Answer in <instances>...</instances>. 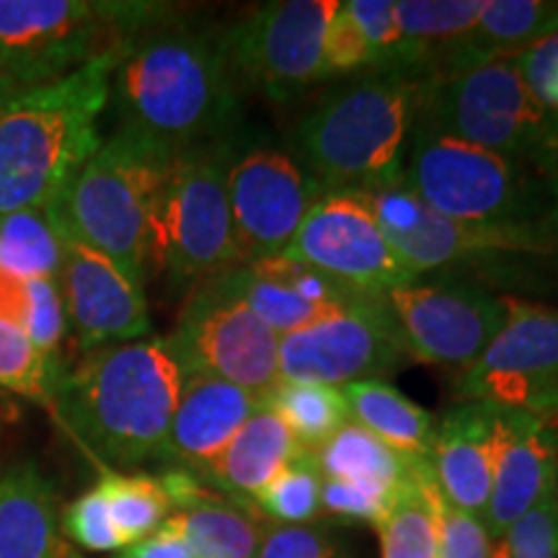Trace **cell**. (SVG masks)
<instances>
[{"label":"cell","instance_id":"6da1fadb","mask_svg":"<svg viewBox=\"0 0 558 558\" xmlns=\"http://www.w3.org/2000/svg\"><path fill=\"white\" fill-rule=\"evenodd\" d=\"M120 128L173 153L226 143L239 120V81L222 32L177 11L124 41L109 83Z\"/></svg>","mask_w":558,"mask_h":558},{"label":"cell","instance_id":"7a4b0ae2","mask_svg":"<svg viewBox=\"0 0 558 558\" xmlns=\"http://www.w3.org/2000/svg\"><path fill=\"white\" fill-rule=\"evenodd\" d=\"M184 369L169 341L145 337L83 354L65 369L50 411L101 469L163 460Z\"/></svg>","mask_w":558,"mask_h":558},{"label":"cell","instance_id":"3957f363","mask_svg":"<svg viewBox=\"0 0 558 558\" xmlns=\"http://www.w3.org/2000/svg\"><path fill=\"white\" fill-rule=\"evenodd\" d=\"M120 50L58 81L0 94V218L50 207L101 148L99 120Z\"/></svg>","mask_w":558,"mask_h":558},{"label":"cell","instance_id":"277c9868","mask_svg":"<svg viewBox=\"0 0 558 558\" xmlns=\"http://www.w3.org/2000/svg\"><path fill=\"white\" fill-rule=\"evenodd\" d=\"M422 78L403 70L354 75L295 130L298 160L326 192H373L403 181Z\"/></svg>","mask_w":558,"mask_h":558},{"label":"cell","instance_id":"5b68a950","mask_svg":"<svg viewBox=\"0 0 558 558\" xmlns=\"http://www.w3.org/2000/svg\"><path fill=\"white\" fill-rule=\"evenodd\" d=\"M173 153L117 130L50 205L58 226L145 284L150 222Z\"/></svg>","mask_w":558,"mask_h":558},{"label":"cell","instance_id":"8992f818","mask_svg":"<svg viewBox=\"0 0 558 558\" xmlns=\"http://www.w3.org/2000/svg\"><path fill=\"white\" fill-rule=\"evenodd\" d=\"M416 124L518 160L541 177L558 160V114L535 99L512 60L422 81Z\"/></svg>","mask_w":558,"mask_h":558},{"label":"cell","instance_id":"52a82bcc","mask_svg":"<svg viewBox=\"0 0 558 558\" xmlns=\"http://www.w3.org/2000/svg\"><path fill=\"white\" fill-rule=\"evenodd\" d=\"M171 11L143 0H0V78L13 88L58 81Z\"/></svg>","mask_w":558,"mask_h":558},{"label":"cell","instance_id":"ba28073f","mask_svg":"<svg viewBox=\"0 0 558 558\" xmlns=\"http://www.w3.org/2000/svg\"><path fill=\"white\" fill-rule=\"evenodd\" d=\"M525 163L416 124L403 184L450 220L499 228L550 226L548 184ZM556 230V228H554Z\"/></svg>","mask_w":558,"mask_h":558},{"label":"cell","instance_id":"9c48e42d","mask_svg":"<svg viewBox=\"0 0 558 558\" xmlns=\"http://www.w3.org/2000/svg\"><path fill=\"white\" fill-rule=\"evenodd\" d=\"M233 143L179 153L160 186L150 222V275L197 284L241 267L228 199Z\"/></svg>","mask_w":558,"mask_h":558},{"label":"cell","instance_id":"30bf717a","mask_svg":"<svg viewBox=\"0 0 558 558\" xmlns=\"http://www.w3.org/2000/svg\"><path fill=\"white\" fill-rule=\"evenodd\" d=\"M166 341L184 373L213 375L262 396L279 383V337L222 275L192 290Z\"/></svg>","mask_w":558,"mask_h":558},{"label":"cell","instance_id":"8fae6325","mask_svg":"<svg viewBox=\"0 0 558 558\" xmlns=\"http://www.w3.org/2000/svg\"><path fill=\"white\" fill-rule=\"evenodd\" d=\"M460 401L525 411L558 427V308L507 298V318L476 365L456 375Z\"/></svg>","mask_w":558,"mask_h":558},{"label":"cell","instance_id":"7c38bea8","mask_svg":"<svg viewBox=\"0 0 558 558\" xmlns=\"http://www.w3.org/2000/svg\"><path fill=\"white\" fill-rule=\"evenodd\" d=\"M339 0H275L222 32L235 81L295 99L324 78V37Z\"/></svg>","mask_w":558,"mask_h":558},{"label":"cell","instance_id":"4fadbf2b","mask_svg":"<svg viewBox=\"0 0 558 558\" xmlns=\"http://www.w3.org/2000/svg\"><path fill=\"white\" fill-rule=\"evenodd\" d=\"M357 194V192H354ZM399 259L416 277L499 254H546L558 248L554 228H499L450 220L435 213L403 181L362 192Z\"/></svg>","mask_w":558,"mask_h":558},{"label":"cell","instance_id":"5bb4252c","mask_svg":"<svg viewBox=\"0 0 558 558\" xmlns=\"http://www.w3.org/2000/svg\"><path fill=\"white\" fill-rule=\"evenodd\" d=\"M386 305L411 360L463 375L476 365L507 318V298L465 279H418L390 290Z\"/></svg>","mask_w":558,"mask_h":558},{"label":"cell","instance_id":"9a60e30c","mask_svg":"<svg viewBox=\"0 0 558 558\" xmlns=\"http://www.w3.org/2000/svg\"><path fill=\"white\" fill-rule=\"evenodd\" d=\"M411 362L386 300L279 337V380L347 388L386 380Z\"/></svg>","mask_w":558,"mask_h":558},{"label":"cell","instance_id":"2e32d148","mask_svg":"<svg viewBox=\"0 0 558 558\" xmlns=\"http://www.w3.org/2000/svg\"><path fill=\"white\" fill-rule=\"evenodd\" d=\"M282 254L375 300H386L390 290L416 277L354 192H326Z\"/></svg>","mask_w":558,"mask_h":558},{"label":"cell","instance_id":"e0dca14e","mask_svg":"<svg viewBox=\"0 0 558 558\" xmlns=\"http://www.w3.org/2000/svg\"><path fill=\"white\" fill-rule=\"evenodd\" d=\"M324 194V186L288 153L233 148L228 199L243 264L282 254Z\"/></svg>","mask_w":558,"mask_h":558},{"label":"cell","instance_id":"ac0fdd59","mask_svg":"<svg viewBox=\"0 0 558 558\" xmlns=\"http://www.w3.org/2000/svg\"><path fill=\"white\" fill-rule=\"evenodd\" d=\"M60 233L62 267L58 284L65 303L68 331L81 352L153 337L143 284L101 251L75 241L62 228Z\"/></svg>","mask_w":558,"mask_h":558},{"label":"cell","instance_id":"d6986e66","mask_svg":"<svg viewBox=\"0 0 558 558\" xmlns=\"http://www.w3.org/2000/svg\"><path fill=\"white\" fill-rule=\"evenodd\" d=\"M558 481V427L525 411L497 409L494 473L484 525L492 541Z\"/></svg>","mask_w":558,"mask_h":558},{"label":"cell","instance_id":"ffe728a7","mask_svg":"<svg viewBox=\"0 0 558 558\" xmlns=\"http://www.w3.org/2000/svg\"><path fill=\"white\" fill-rule=\"evenodd\" d=\"M267 396L213 378V375L184 373V386L173 411L163 463L171 469L197 473L213 463L243 424L256 414Z\"/></svg>","mask_w":558,"mask_h":558},{"label":"cell","instance_id":"44dd1931","mask_svg":"<svg viewBox=\"0 0 558 558\" xmlns=\"http://www.w3.org/2000/svg\"><path fill=\"white\" fill-rule=\"evenodd\" d=\"M497 407L463 401L437 422L429 465L445 501L484 520L492 497Z\"/></svg>","mask_w":558,"mask_h":558},{"label":"cell","instance_id":"7402d4cb","mask_svg":"<svg viewBox=\"0 0 558 558\" xmlns=\"http://www.w3.org/2000/svg\"><path fill=\"white\" fill-rule=\"evenodd\" d=\"M0 558H83L62 533L52 484L32 460L0 469Z\"/></svg>","mask_w":558,"mask_h":558},{"label":"cell","instance_id":"603a6c76","mask_svg":"<svg viewBox=\"0 0 558 558\" xmlns=\"http://www.w3.org/2000/svg\"><path fill=\"white\" fill-rule=\"evenodd\" d=\"M556 32L558 0H486L473 29L439 54L427 78L512 60Z\"/></svg>","mask_w":558,"mask_h":558},{"label":"cell","instance_id":"cb8c5ba5","mask_svg":"<svg viewBox=\"0 0 558 558\" xmlns=\"http://www.w3.org/2000/svg\"><path fill=\"white\" fill-rule=\"evenodd\" d=\"M303 450L282 422V416L264 401V407L243 424L239 435L197 476L230 501L254 507V499L275 481L284 465Z\"/></svg>","mask_w":558,"mask_h":558},{"label":"cell","instance_id":"d4e9b609","mask_svg":"<svg viewBox=\"0 0 558 558\" xmlns=\"http://www.w3.org/2000/svg\"><path fill=\"white\" fill-rule=\"evenodd\" d=\"M486 0H401L396 3L399 47L388 70L427 78L452 41L473 29Z\"/></svg>","mask_w":558,"mask_h":558},{"label":"cell","instance_id":"484cf974","mask_svg":"<svg viewBox=\"0 0 558 558\" xmlns=\"http://www.w3.org/2000/svg\"><path fill=\"white\" fill-rule=\"evenodd\" d=\"M163 525L181 535L194 558H256L267 533L254 507L230 501L213 488L194 505L173 512Z\"/></svg>","mask_w":558,"mask_h":558},{"label":"cell","instance_id":"4316f807","mask_svg":"<svg viewBox=\"0 0 558 558\" xmlns=\"http://www.w3.org/2000/svg\"><path fill=\"white\" fill-rule=\"evenodd\" d=\"M341 393L349 418L386 442L390 450L403 458L429 456L437 429L435 416L403 396L399 388L388 386L386 380H367L341 388Z\"/></svg>","mask_w":558,"mask_h":558},{"label":"cell","instance_id":"83f0119b","mask_svg":"<svg viewBox=\"0 0 558 558\" xmlns=\"http://www.w3.org/2000/svg\"><path fill=\"white\" fill-rule=\"evenodd\" d=\"M439 486L427 458L409 460V476L380 520L383 558H437Z\"/></svg>","mask_w":558,"mask_h":558},{"label":"cell","instance_id":"f1b7e54d","mask_svg":"<svg viewBox=\"0 0 558 558\" xmlns=\"http://www.w3.org/2000/svg\"><path fill=\"white\" fill-rule=\"evenodd\" d=\"M324 478L354 481V484L378 486L383 492H396L409 476V460L390 450L386 442L369 435L365 427L354 424L352 418L337 435L326 439L313 452Z\"/></svg>","mask_w":558,"mask_h":558},{"label":"cell","instance_id":"f546056e","mask_svg":"<svg viewBox=\"0 0 558 558\" xmlns=\"http://www.w3.org/2000/svg\"><path fill=\"white\" fill-rule=\"evenodd\" d=\"M0 320L24 331L41 352L60 354L68 316L58 279H24L0 269Z\"/></svg>","mask_w":558,"mask_h":558},{"label":"cell","instance_id":"4dcf8cb0","mask_svg":"<svg viewBox=\"0 0 558 558\" xmlns=\"http://www.w3.org/2000/svg\"><path fill=\"white\" fill-rule=\"evenodd\" d=\"M222 277L235 290V295L254 311V316L262 324H267L277 337H288L292 331H300L305 326L318 324V320L344 313L308 303L295 290H290L288 284L279 282L275 275H269L259 262L241 264V267L226 271Z\"/></svg>","mask_w":558,"mask_h":558},{"label":"cell","instance_id":"1f68e13d","mask_svg":"<svg viewBox=\"0 0 558 558\" xmlns=\"http://www.w3.org/2000/svg\"><path fill=\"white\" fill-rule=\"evenodd\" d=\"M60 267L62 233L50 207L0 218V269L24 279H58Z\"/></svg>","mask_w":558,"mask_h":558},{"label":"cell","instance_id":"d6a6232c","mask_svg":"<svg viewBox=\"0 0 558 558\" xmlns=\"http://www.w3.org/2000/svg\"><path fill=\"white\" fill-rule=\"evenodd\" d=\"M267 403L282 416L303 450L316 452L320 445L349 422L344 393L318 383L279 380L269 390Z\"/></svg>","mask_w":558,"mask_h":558},{"label":"cell","instance_id":"836d02e7","mask_svg":"<svg viewBox=\"0 0 558 558\" xmlns=\"http://www.w3.org/2000/svg\"><path fill=\"white\" fill-rule=\"evenodd\" d=\"M107 499L111 520L128 546L148 538L173 514L171 499L158 476L150 473L101 471L99 484Z\"/></svg>","mask_w":558,"mask_h":558},{"label":"cell","instance_id":"e575fe53","mask_svg":"<svg viewBox=\"0 0 558 558\" xmlns=\"http://www.w3.org/2000/svg\"><path fill=\"white\" fill-rule=\"evenodd\" d=\"M65 369L60 354L41 352L24 331L0 320V393L50 409Z\"/></svg>","mask_w":558,"mask_h":558},{"label":"cell","instance_id":"d590c367","mask_svg":"<svg viewBox=\"0 0 558 558\" xmlns=\"http://www.w3.org/2000/svg\"><path fill=\"white\" fill-rule=\"evenodd\" d=\"M324 476L311 450H300L254 499V509L275 525H308L320 514Z\"/></svg>","mask_w":558,"mask_h":558},{"label":"cell","instance_id":"8d00e7d4","mask_svg":"<svg viewBox=\"0 0 558 558\" xmlns=\"http://www.w3.org/2000/svg\"><path fill=\"white\" fill-rule=\"evenodd\" d=\"M494 558H558V481L494 541Z\"/></svg>","mask_w":558,"mask_h":558},{"label":"cell","instance_id":"74e56055","mask_svg":"<svg viewBox=\"0 0 558 558\" xmlns=\"http://www.w3.org/2000/svg\"><path fill=\"white\" fill-rule=\"evenodd\" d=\"M62 533L90 554H120L128 548V541L122 538L114 520H111L109 505L99 486L70 501L62 512Z\"/></svg>","mask_w":558,"mask_h":558},{"label":"cell","instance_id":"f35d334b","mask_svg":"<svg viewBox=\"0 0 558 558\" xmlns=\"http://www.w3.org/2000/svg\"><path fill=\"white\" fill-rule=\"evenodd\" d=\"M256 558H352L347 541L329 525H267Z\"/></svg>","mask_w":558,"mask_h":558},{"label":"cell","instance_id":"ab89813d","mask_svg":"<svg viewBox=\"0 0 558 558\" xmlns=\"http://www.w3.org/2000/svg\"><path fill=\"white\" fill-rule=\"evenodd\" d=\"M375 70V54L369 50L367 39L362 37L344 3L333 11L329 29L324 37V78H339V75H362Z\"/></svg>","mask_w":558,"mask_h":558},{"label":"cell","instance_id":"60d3db41","mask_svg":"<svg viewBox=\"0 0 558 558\" xmlns=\"http://www.w3.org/2000/svg\"><path fill=\"white\" fill-rule=\"evenodd\" d=\"M437 558H494V541L484 520L437 499Z\"/></svg>","mask_w":558,"mask_h":558},{"label":"cell","instance_id":"b9f144b4","mask_svg":"<svg viewBox=\"0 0 558 558\" xmlns=\"http://www.w3.org/2000/svg\"><path fill=\"white\" fill-rule=\"evenodd\" d=\"M390 499H393V492H383L369 484H354V481L324 478V486H320V512L369 522L375 527L386 518Z\"/></svg>","mask_w":558,"mask_h":558},{"label":"cell","instance_id":"7bdbcfd3","mask_svg":"<svg viewBox=\"0 0 558 558\" xmlns=\"http://www.w3.org/2000/svg\"><path fill=\"white\" fill-rule=\"evenodd\" d=\"M344 9L367 39L375 54V70H388L399 47L396 0H347Z\"/></svg>","mask_w":558,"mask_h":558},{"label":"cell","instance_id":"ee69618b","mask_svg":"<svg viewBox=\"0 0 558 558\" xmlns=\"http://www.w3.org/2000/svg\"><path fill=\"white\" fill-rule=\"evenodd\" d=\"M514 68L533 90L535 99L543 107L556 111L558 104V32L550 34L548 39L538 41L530 50H525L518 58H512Z\"/></svg>","mask_w":558,"mask_h":558},{"label":"cell","instance_id":"f6af8a7d","mask_svg":"<svg viewBox=\"0 0 558 558\" xmlns=\"http://www.w3.org/2000/svg\"><path fill=\"white\" fill-rule=\"evenodd\" d=\"M114 558H194L190 546L171 527L160 525L148 538L132 543Z\"/></svg>","mask_w":558,"mask_h":558},{"label":"cell","instance_id":"bcb514c9","mask_svg":"<svg viewBox=\"0 0 558 558\" xmlns=\"http://www.w3.org/2000/svg\"><path fill=\"white\" fill-rule=\"evenodd\" d=\"M546 184H548V199H550V226H554L558 233V160L554 163V169L548 171Z\"/></svg>","mask_w":558,"mask_h":558},{"label":"cell","instance_id":"7dc6e473","mask_svg":"<svg viewBox=\"0 0 558 558\" xmlns=\"http://www.w3.org/2000/svg\"><path fill=\"white\" fill-rule=\"evenodd\" d=\"M16 416H19V411H16V407H13L11 396L0 393V427H3V424L16 422Z\"/></svg>","mask_w":558,"mask_h":558},{"label":"cell","instance_id":"c3c4849f","mask_svg":"<svg viewBox=\"0 0 558 558\" xmlns=\"http://www.w3.org/2000/svg\"><path fill=\"white\" fill-rule=\"evenodd\" d=\"M13 86H11V83L9 81H3V78H0V94H5V90H11Z\"/></svg>","mask_w":558,"mask_h":558},{"label":"cell","instance_id":"681fc988","mask_svg":"<svg viewBox=\"0 0 558 558\" xmlns=\"http://www.w3.org/2000/svg\"><path fill=\"white\" fill-rule=\"evenodd\" d=\"M556 114H558V104H556Z\"/></svg>","mask_w":558,"mask_h":558}]
</instances>
